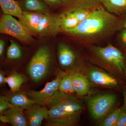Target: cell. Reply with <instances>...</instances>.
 <instances>
[{"label":"cell","mask_w":126,"mask_h":126,"mask_svg":"<svg viewBox=\"0 0 126 126\" xmlns=\"http://www.w3.org/2000/svg\"><path fill=\"white\" fill-rule=\"evenodd\" d=\"M47 5L52 7H58L60 6H67L68 0H42Z\"/></svg>","instance_id":"484cf974"},{"label":"cell","mask_w":126,"mask_h":126,"mask_svg":"<svg viewBox=\"0 0 126 126\" xmlns=\"http://www.w3.org/2000/svg\"><path fill=\"white\" fill-rule=\"evenodd\" d=\"M47 105L73 112H81L83 106L80 102L71 94L58 90L51 98Z\"/></svg>","instance_id":"9c48e42d"},{"label":"cell","mask_w":126,"mask_h":126,"mask_svg":"<svg viewBox=\"0 0 126 126\" xmlns=\"http://www.w3.org/2000/svg\"><path fill=\"white\" fill-rule=\"evenodd\" d=\"M52 56L46 46L40 47L30 61L27 73L32 81L38 83L44 78L49 72Z\"/></svg>","instance_id":"277c9868"},{"label":"cell","mask_w":126,"mask_h":126,"mask_svg":"<svg viewBox=\"0 0 126 126\" xmlns=\"http://www.w3.org/2000/svg\"><path fill=\"white\" fill-rule=\"evenodd\" d=\"M25 81L24 77L16 72L12 73L5 79V83L8 84L13 93L18 92Z\"/></svg>","instance_id":"44dd1931"},{"label":"cell","mask_w":126,"mask_h":126,"mask_svg":"<svg viewBox=\"0 0 126 126\" xmlns=\"http://www.w3.org/2000/svg\"><path fill=\"white\" fill-rule=\"evenodd\" d=\"M0 7L4 15L17 17L21 22L23 20L22 9L15 0H0Z\"/></svg>","instance_id":"9a60e30c"},{"label":"cell","mask_w":126,"mask_h":126,"mask_svg":"<svg viewBox=\"0 0 126 126\" xmlns=\"http://www.w3.org/2000/svg\"><path fill=\"white\" fill-rule=\"evenodd\" d=\"M90 49L93 59L98 65L126 77V58L117 48L109 44L104 47L93 46Z\"/></svg>","instance_id":"3957f363"},{"label":"cell","mask_w":126,"mask_h":126,"mask_svg":"<svg viewBox=\"0 0 126 126\" xmlns=\"http://www.w3.org/2000/svg\"><path fill=\"white\" fill-rule=\"evenodd\" d=\"M58 16L61 32L73 29L79 24V22L69 12H64Z\"/></svg>","instance_id":"d6986e66"},{"label":"cell","mask_w":126,"mask_h":126,"mask_svg":"<svg viewBox=\"0 0 126 126\" xmlns=\"http://www.w3.org/2000/svg\"><path fill=\"white\" fill-rule=\"evenodd\" d=\"M73 87L75 93L79 96L87 94L90 88V82L87 77L79 73H72Z\"/></svg>","instance_id":"5bb4252c"},{"label":"cell","mask_w":126,"mask_h":126,"mask_svg":"<svg viewBox=\"0 0 126 126\" xmlns=\"http://www.w3.org/2000/svg\"><path fill=\"white\" fill-rule=\"evenodd\" d=\"M118 31L119 18L99 5L93 8L89 16L76 27L62 32L90 43L109 37Z\"/></svg>","instance_id":"6da1fadb"},{"label":"cell","mask_w":126,"mask_h":126,"mask_svg":"<svg viewBox=\"0 0 126 126\" xmlns=\"http://www.w3.org/2000/svg\"><path fill=\"white\" fill-rule=\"evenodd\" d=\"M92 9H79L69 12H70L72 15L76 18L80 23L86 20L89 16Z\"/></svg>","instance_id":"d4e9b609"},{"label":"cell","mask_w":126,"mask_h":126,"mask_svg":"<svg viewBox=\"0 0 126 126\" xmlns=\"http://www.w3.org/2000/svg\"><path fill=\"white\" fill-rule=\"evenodd\" d=\"M117 100L115 94L105 93L90 98L88 108L91 117L94 120H100L113 109Z\"/></svg>","instance_id":"8992f818"},{"label":"cell","mask_w":126,"mask_h":126,"mask_svg":"<svg viewBox=\"0 0 126 126\" xmlns=\"http://www.w3.org/2000/svg\"><path fill=\"white\" fill-rule=\"evenodd\" d=\"M48 110L45 106L35 104L26 110L29 126H40L43 120L47 119Z\"/></svg>","instance_id":"7c38bea8"},{"label":"cell","mask_w":126,"mask_h":126,"mask_svg":"<svg viewBox=\"0 0 126 126\" xmlns=\"http://www.w3.org/2000/svg\"><path fill=\"white\" fill-rule=\"evenodd\" d=\"M89 78L94 85L103 87H113L119 84L116 79L111 75L96 68H91Z\"/></svg>","instance_id":"30bf717a"},{"label":"cell","mask_w":126,"mask_h":126,"mask_svg":"<svg viewBox=\"0 0 126 126\" xmlns=\"http://www.w3.org/2000/svg\"><path fill=\"white\" fill-rule=\"evenodd\" d=\"M0 121L3 123H7V119L5 115L2 113H0Z\"/></svg>","instance_id":"1f68e13d"},{"label":"cell","mask_w":126,"mask_h":126,"mask_svg":"<svg viewBox=\"0 0 126 126\" xmlns=\"http://www.w3.org/2000/svg\"><path fill=\"white\" fill-rule=\"evenodd\" d=\"M13 93L14 94L6 99L9 103L14 107L26 110L34 104H36L35 101L27 96L25 94L16 92Z\"/></svg>","instance_id":"2e32d148"},{"label":"cell","mask_w":126,"mask_h":126,"mask_svg":"<svg viewBox=\"0 0 126 126\" xmlns=\"http://www.w3.org/2000/svg\"><path fill=\"white\" fill-rule=\"evenodd\" d=\"M116 126H126V111L121 109Z\"/></svg>","instance_id":"83f0119b"},{"label":"cell","mask_w":126,"mask_h":126,"mask_svg":"<svg viewBox=\"0 0 126 126\" xmlns=\"http://www.w3.org/2000/svg\"><path fill=\"white\" fill-rule=\"evenodd\" d=\"M5 42L4 40L0 39V57H1L4 51Z\"/></svg>","instance_id":"4dcf8cb0"},{"label":"cell","mask_w":126,"mask_h":126,"mask_svg":"<svg viewBox=\"0 0 126 126\" xmlns=\"http://www.w3.org/2000/svg\"><path fill=\"white\" fill-rule=\"evenodd\" d=\"M81 112L67 111L55 107H50L47 124L50 126H74L78 123Z\"/></svg>","instance_id":"52a82bcc"},{"label":"cell","mask_w":126,"mask_h":126,"mask_svg":"<svg viewBox=\"0 0 126 126\" xmlns=\"http://www.w3.org/2000/svg\"><path fill=\"white\" fill-rule=\"evenodd\" d=\"M119 18V28L120 31L122 29H126V13L121 16Z\"/></svg>","instance_id":"f546056e"},{"label":"cell","mask_w":126,"mask_h":126,"mask_svg":"<svg viewBox=\"0 0 126 126\" xmlns=\"http://www.w3.org/2000/svg\"><path fill=\"white\" fill-rule=\"evenodd\" d=\"M59 63L64 68H70L76 64L78 57L74 51L65 43H60L57 50Z\"/></svg>","instance_id":"8fae6325"},{"label":"cell","mask_w":126,"mask_h":126,"mask_svg":"<svg viewBox=\"0 0 126 126\" xmlns=\"http://www.w3.org/2000/svg\"><path fill=\"white\" fill-rule=\"evenodd\" d=\"M13 107L5 98L0 96V113Z\"/></svg>","instance_id":"4316f807"},{"label":"cell","mask_w":126,"mask_h":126,"mask_svg":"<svg viewBox=\"0 0 126 126\" xmlns=\"http://www.w3.org/2000/svg\"><path fill=\"white\" fill-rule=\"evenodd\" d=\"M24 109L13 107L1 113L6 118L7 123L13 126H28V121L24 113Z\"/></svg>","instance_id":"4fadbf2b"},{"label":"cell","mask_w":126,"mask_h":126,"mask_svg":"<svg viewBox=\"0 0 126 126\" xmlns=\"http://www.w3.org/2000/svg\"><path fill=\"white\" fill-rule=\"evenodd\" d=\"M59 90L70 94L75 93L73 87L72 73H66L62 78L59 84Z\"/></svg>","instance_id":"603a6c76"},{"label":"cell","mask_w":126,"mask_h":126,"mask_svg":"<svg viewBox=\"0 0 126 126\" xmlns=\"http://www.w3.org/2000/svg\"><path fill=\"white\" fill-rule=\"evenodd\" d=\"M103 0H68L67 9L64 12L79 9H91L102 4Z\"/></svg>","instance_id":"e0dca14e"},{"label":"cell","mask_w":126,"mask_h":126,"mask_svg":"<svg viewBox=\"0 0 126 126\" xmlns=\"http://www.w3.org/2000/svg\"><path fill=\"white\" fill-rule=\"evenodd\" d=\"M119 38L122 45L126 48V29H124L120 30Z\"/></svg>","instance_id":"f1b7e54d"},{"label":"cell","mask_w":126,"mask_h":126,"mask_svg":"<svg viewBox=\"0 0 126 126\" xmlns=\"http://www.w3.org/2000/svg\"><path fill=\"white\" fill-rule=\"evenodd\" d=\"M22 51L18 45L13 40L10 43L6 52V56L10 60H16L20 58L22 56Z\"/></svg>","instance_id":"cb8c5ba5"},{"label":"cell","mask_w":126,"mask_h":126,"mask_svg":"<svg viewBox=\"0 0 126 126\" xmlns=\"http://www.w3.org/2000/svg\"><path fill=\"white\" fill-rule=\"evenodd\" d=\"M5 78L4 75L0 72V86L5 83Z\"/></svg>","instance_id":"d6a6232c"},{"label":"cell","mask_w":126,"mask_h":126,"mask_svg":"<svg viewBox=\"0 0 126 126\" xmlns=\"http://www.w3.org/2000/svg\"><path fill=\"white\" fill-rule=\"evenodd\" d=\"M21 22L31 34L40 37L55 36L61 32L58 16L47 12L23 11Z\"/></svg>","instance_id":"7a4b0ae2"},{"label":"cell","mask_w":126,"mask_h":126,"mask_svg":"<svg viewBox=\"0 0 126 126\" xmlns=\"http://www.w3.org/2000/svg\"><path fill=\"white\" fill-rule=\"evenodd\" d=\"M0 34L10 35L26 44L34 40L32 34L20 21L10 15L3 14L0 18Z\"/></svg>","instance_id":"5b68a950"},{"label":"cell","mask_w":126,"mask_h":126,"mask_svg":"<svg viewBox=\"0 0 126 126\" xmlns=\"http://www.w3.org/2000/svg\"><path fill=\"white\" fill-rule=\"evenodd\" d=\"M121 109H112L108 114L99 120L98 126H116Z\"/></svg>","instance_id":"7402d4cb"},{"label":"cell","mask_w":126,"mask_h":126,"mask_svg":"<svg viewBox=\"0 0 126 126\" xmlns=\"http://www.w3.org/2000/svg\"><path fill=\"white\" fill-rule=\"evenodd\" d=\"M123 109L126 111V88L124 93V104H123Z\"/></svg>","instance_id":"836d02e7"},{"label":"cell","mask_w":126,"mask_h":126,"mask_svg":"<svg viewBox=\"0 0 126 126\" xmlns=\"http://www.w3.org/2000/svg\"><path fill=\"white\" fill-rule=\"evenodd\" d=\"M24 11L33 12H47L48 5L42 0H24Z\"/></svg>","instance_id":"ffe728a7"},{"label":"cell","mask_w":126,"mask_h":126,"mask_svg":"<svg viewBox=\"0 0 126 126\" xmlns=\"http://www.w3.org/2000/svg\"><path fill=\"white\" fill-rule=\"evenodd\" d=\"M101 4L113 15L121 16L126 13V0H103Z\"/></svg>","instance_id":"ac0fdd59"},{"label":"cell","mask_w":126,"mask_h":126,"mask_svg":"<svg viewBox=\"0 0 126 126\" xmlns=\"http://www.w3.org/2000/svg\"><path fill=\"white\" fill-rule=\"evenodd\" d=\"M67 73L60 71L54 79L48 82L44 87L39 91H30L27 93L28 96L35 102L36 104L42 106L47 105L50 99L59 90V84L62 78Z\"/></svg>","instance_id":"ba28073f"}]
</instances>
